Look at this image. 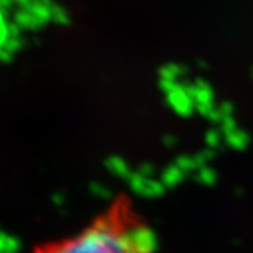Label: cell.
<instances>
[{
	"instance_id": "1",
	"label": "cell",
	"mask_w": 253,
	"mask_h": 253,
	"mask_svg": "<svg viewBox=\"0 0 253 253\" xmlns=\"http://www.w3.org/2000/svg\"><path fill=\"white\" fill-rule=\"evenodd\" d=\"M36 253H152V236L123 201L81 232L45 245Z\"/></svg>"
}]
</instances>
